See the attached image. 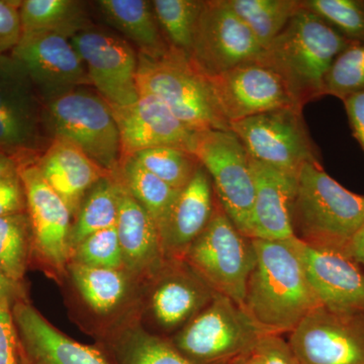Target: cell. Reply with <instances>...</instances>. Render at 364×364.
<instances>
[{"mask_svg":"<svg viewBox=\"0 0 364 364\" xmlns=\"http://www.w3.org/2000/svg\"><path fill=\"white\" fill-rule=\"evenodd\" d=\"M352 134L364 152V90L343 100Z\"/></svg>","mask_w":364,"mask_h":364,"instance_id":"obj_42","label":"cell"},{"mask_svg":"<svg viewBox=\"0 0 364 364\" xmlns=\"http://www.w3.org/2000/svg\"><path fill=\"white\" fill-rule=\"evenodd\" d=\"M31 238L32 226L28 213L0 217V263L16 284L25 275Z\"/></svg>","mask_w":364,"mask_h":364,"instance_id":"obj_32","label":"cell"},{"mask_svg":"<svg viewBox=\"0 0 364 364\" xmlns=\"http://www.w3.org/2000/svg\"><path fill=\"white\" fill-rule=\"evenodd\" d=\"M165 270L151 296V310L165 330L183 328L202 312L217 294L186 261Z\"/></svg>","mask_w":364,"mask_h":364,"instance_id":"obj_22","label":"cell"},{"mask_svg":"<svg viewBox=\"0 0 364 364\" xmlns=\"http://www.w3.org/2000/svg\"><path fill=\"white\" fill-rule=\"evenodd\" d=\"M232 364H264L263 363V359L261 358L259 353L257 351H254L252 353L248 354V355L244 356L239 359V360L235 361Z\"/></svg>","mask_w":364,"mask_h":364,"instance_id":"obj_46","label":"cell"},{"mask_svg":"<svg viewBox=\"0 0 364 364\" xmlns=\"http://www.w3.org/2000/svg\"><path fill=\"white\" fill-rule=\"evenodd\" d=\"M262 48L228 0H205L191 58L208 76L255 61Z\"/></svg>","mask_w":364,"mask_h":364,"instance_id":"obj_13","label":"cell"},{"mask_svg":"<svg viewBox=\"0 0 364 364\" xmlns=\"http://www.w3.org/2000/svg\"><path fill=\"white\" fill-rule=\"evenodd\" d=\"M215 198L212 179L202 165L179 191L164 226L160 230L166 259H183L191 244L205 231L214 215Z\"/></svg>","mask_w":364,"mask_h":364,"instance_id":"obj_21","label":"cell"},{"mask_svg":"<svg viewBox=\"0 0 364 364\" xmlns=\"http://www.w3.org/2000/svg\"><path fill=\"white\" fill-rule=\"evenodd\" d=\"M256 351L264 364H299L287 340L280 335H267L261 339Z\"/></svg>","mask_w":364,"mask_h":364,"instance_id":"obj_41","label":"cell"},{"mask_svg":"<svg viewBox=\"0 0 364 364\" xmlns=\"http://www.w3.org/2000/svg\"><path fill=\"white\" fill-rule=\"evenodd\" d=\"M351 45L320 16L301 6L256 60L279 74L303 109L324 95L326 75L337 57Z\"/></svg>","mask_w":364,"mask_h":364,"instance_id":"obj_2","label":"cell"},{"mask_svg":"<svg viewBox=\"0 0 364 364\" xmlns=\"http://www.w3.org/2000/svg\"></svg>","mask_w":364,"mask_h":364,"instance_id":"obj_47","label":"cell"},{"mask_svg":"<svg viewBox=\"0 0 364 364\" xmlns=\"http://www.w3.org/2000/svg\"><path fill=\"white\" fill-rule=\"evenodd\" d=\"M249 156L273 168L298 176L306 163L321 164L301 109H277L230 124Z\"/></svg>","mask_w":364,"mask_h":364,"instance_id":"obj_10","label":"cell"},{"mask_svg":"<svg viewBox=\"0 0 364 364\" xmlns=\"http://www.w3.org/2000/svg\"><path fill=\"white\" fill-rule=\"evenodd\" d=\"M33 243L45 259L63 267L70 254V210L45 181L36 162L20 165Z\"/></svg>","mask_w":364,"mask_h":364,"instance_id":"obj_18","label":"cell"},{"mask_svg":"<svg viewBox=\"0 0 364 364\" xmlns=\"http://www.w3.org/2000/svg\"><path fill=\"white\" fill-rule=\"evenodd\" d=\"M191 153L207 170L215 198L237 229L250 237L254 181L250 156L231 130L196 134Z\"/></svg>","mask_w":364,"mask_h":364,"instance_id":"obj_9","label":"cell"},{"mask_svg":"<svg viewBox=\"0 0 364 364\" xmlns=\"http://www.w3.org/2000/svg\"><path fill=\"white\" fill-rule=\"evenodd\" d=\"M26 210V193L20 172L0 178V217L20 214Z\"/></svg>","mask_w":364,"mask_h":364,"instance_id":"obj_40","label":"cell"},{"mask_svg":"<svg viewBox=\"0 0 364 364\" xmlns=\"http://www.w3.org/2000/svg\"><path fill=\"white\" fill-rule=\"evenodd\" d=\"M28 74L41 97L91 86L85 63L71 40L57 33L21 36L9 53Z\"/></svg>","mask_w":364,"mask_h":364,"instance_id":"obj_15","label":"cell"},{"mask_svg":"<svg viewBox=\"0 0 364 364\" xmlns=\"http://www.w3.org/2000/svg\"><path fill=\"white\" fill-rule=\"evenodd\" d=\"M301 6L317 14L353 44L364 43V0H301Z\"/></svg>","mask_w":364,"mask_h":364,"instance_id":"obj_35","label":"cell"},{"mask_svg":"<svg viewBox=\"0 0 364 364\" xmlns=\"http://www.w3.org/2000/svg\"><path fill=\"white\" fill-rule=\"evenodd\" d=\"M287 341L299 364H364V312L318 306Z\"/></svg>","mask_w":364,"mask_h":364,"instance_id":"obj_12","label":"cell"},{"mask_svg":"<svg viewBox=\"0 0 364 364\" xmlns=\"http://www.w3.org/2000/svg\"><path fill=\"white\" fill-rule=\"evenodd\" d=\"M364 90V43L353 44L337 57L324 82V95L342 102Z\"/></svg>","mask_w":364,"mask_h":364,"instance_id":"obj_36","label":"cell"},{"mask_svg":"<svg viewBox=\"0 0 364 364\" xmlns=\"http://www.w3.org/2000/svg\"><path fill=\"white\" fill-rule=\"evenodd\" d=\"M257 261L244 309L267 335L289 334L321 306L296 247V238L253 239Z\"/></svg>","mask_w":364,"mask_h":364,"instance_id":"obj_1","label":"cell"},{"mask_svg":"<svg viewBox=\"0 0 364 364\" xmlns=\"http://www.w3.org/2000/svg\"><path fill=\"white\" fill-rule=\"evenodd\" d=\"M183 260L215 293L244 308L257 254L253 239L237 229L218 200L212 220L191 244Z\"/></svg>","mask_w":364,"mask_h":364,"instance_id":"obj_7","label":"cell"},{"mask_svg":"<svg viewBox=\"0 0 364 364\" xmlns=\"http://www.w3.org/2000/svg\"><path fill=\"white\" fill-rule=\"evenodd\" d=\"M13 314L23 364H111L104 352L62 334L28 304H14Z\"/></svg>","mask_w":364,"mask_h":364,"instance_id":"obj_19","label":"cell"},{"mask_svg":"<svg viewBox=\"0 0 364 364\" xmlns=\"http://www.w3.org/2000/svg\"><path fill=\"white\" fill-rule=\"evenodd\" d=\"M85 63L91 86L112 107L139 98L138 53L124 38L90 23L71 38Z\"/></svg>","mask_w":364,"mask_h":364,"instance_id":"obj_11","label":"cell"},{"mask_svg":"<svg viewBox=\"0 0 364 364\" xmlns=\"http://www.w3.org/2000/svg\"><path fill=\"white\" fill-rule=\"evenodd\" d=\"M363 225L364 196L345 188L322 165L304 164L291 210L294 236L313 247L345 251Z\"/></svg>","mask_w":364,"mask_h":364,"instance_id":"obj_3","label":"cell"},{"mask_svg":"<svg viewBox=\"0 0 364 364\" xmlns=\"http://www.w3.org/2000/svg\"><path fill=\"white\" fill-rule=\"evenodd\" d=\"M18 296H20L18 284L9 279L0 263V299H4L11 305Z\"/></svg>","mask_w":364,"mask_h":364,"instance_id":"obj_43","label":"cell"},{"mask_svg":"<svg viewBox=\"0 0 364 364\" xmlns=\"http://www.w3.org/2000/svg\"><path fill=\"white\" fill-rule=\"evenodd\" d=\"M119 181L117 174L105 177L86 193L71 225L69 245L75 248L86 237L116 226L119 215Z\"/></svg>","mask_w":364,"mask_h":364,"instance_id":"obj_27","label":"cell"},{"mask_svg":"<svg viewBox=\"0 0 364 364\" xmlns=\"http://www.w3.org/2000/svg\"><path fill=\"white\" fill-rule=\"evenodd\" d=\"M296 247L321 306L364 312V272L355 260L345 251L313 247L296 238Z\"/></svg>","mask_w":364,"mask_h":364,"instance_id":"obj_17","label":"cell"},{"mask_svg":"<svg viewBox=\"0 0 364 364\" xmlns=\"http://www.w3.org/2000/svg\"><path fill=\"white\" fill-rule=\"evenodd\" d=\"M50 143L39 90L11 54L0 55V152L21 165L37 161Z\"/></svg>","mask_w":364,"mask_h":364,"instance_id":"obj_8","label":"cell"},{"mask_svg":"<svg viewBox=\"0 0 364 364\" xmlns=\"http://www.w3.org/2000/svg\"><path fill=\"white\" fill-rule=\"evenodd\" d=\"M139 91L152 93L193 132L231 130L210 77L186 53L168 46L156 56L138 53Z\"/></svg>","mask_w":364,"mask_h":364,"instance_id":"obj_4","label":"cell"},{"mask_svg":"<svg viewBox=\"0 0 364 364\" xmlns=\"http://www.w3.org/2000/svg\"><path fill=\"white\" fill-rule=\"evenodd\" d=\"M36 164L47 183L66 203L72 215L77 214L86 193L97 182L112 176L77 146L61 139L52 140Z\"/></svg>","mask_w":364,"mask_h":364,"instance_id":"obj_23","label":"cell"},{"mask_svg":"<svg viewBox=\"0 0 364 364\" xmlns=\"http://www.w3.org/2000/svg\"><path fill=\"white\" fill-rule=\"evenodd\" d=\"M117 176L136 202L150 215L160 232L181 189L172 188L151 173L134 156L122 159Z\"/></svg>","mask_w":364,"mask_h":364,"instance_id":"obj_28","label":"cell"},{"mask_svg":"<svg viewBox=\"0 0 364 364\" xmlns=\"http://www.w3.org/2000/svg\"><path fill=\"white\" fill-rule=\"evenodd\" d=\"M21 1L0 0V55L9 54L21 38Z\"/></svg>","mask_w":364,"mask_h":364,"instance_id":"obj_39","label":"cell"},{"mask_svg":"<svg viewBox=\"0 0 364 364\" xmlns=\"http://www.w3.org/2000/svg\"><path fill=\"white\" fill-rule=\"evenodd\" d=\"M345 252L348 254L352 259L355 260L359 265L364 267V225L349 242L345 249Z\"/></svg>","mask_w":364,"mask_h":364,"instance_id":"obj_44","label":"cell"},{"mask_svg":"<svg viewBox=\"0 0 364 364\" xmlns=\"http://www.w3.org/2000/svg\"><path fill=\"white\" fill-rule=\"evenodd\" d=\"M105 21L139 48L140 54L156 56L168 48L153 9L147 0H100Z\"/></svg>","mask_w":364,"mask_h":364,"instance_id":"obj_25","label":"cell"},{"mask_svg":"<svg viewBox=\"0 0 364 364\" xmlns=\"http://www.w3.org/2000/svg\"><path fill=\"white\" fill-rule=\"evenodd\" d=\"M116 364H196L171 342L144 331L127 335L114 346Z\"/></svg>","mask_w":364,"mask_h":364,"instance_id":"obj_34","label":"cell"},{"mask_svg":"<svg viewBox=\"0 0 364 364\" xmlns=\"http://www.w3.org/2000/svg\"><path fill=\"white\" fill-rule=\"evenodd\" d=\"M70 269L79 293L95 312L111 313L124 301L128 286L126 277L119 270L87 267L76 262Z\"/></svg>","mask_w":364,"mask_h":364,"instance_id":"obj_30","label":"cell"},{"mask_svg":"<svg viewBox=\"0 0 364 364\" xmlns=\"http://www.w3.org/2000/svg\"><path fill=\"white\" fill-rule=\"evenodd\" d=\"M50 140L61 139L100 167L117 174L122 161L121 139L111 105L90 86H79L42 97Z\"/></svg>","mask_w":364,"mask_h":364,"instance_id":"obj_5","label":"cell"},{"mask_svg":"<svg viewBox=\"0 0 364 364\" xmlns=\"http://www.w3.org/2000/svg\"><path fill=\"white\" fill-rule=\"evenodd\" d=\"M210 80L230 124L287 107L301 109L279 74L258 60L212 76Z\"/></svg>","mask_w":364,"mask_h":364,"instance_id":"obj_14","label":"cell"},{"mask_svg":"<svg viewBox=\"0 0 364 364\" xmlns=\"http://www.w3.org/2000/svg\"><path fill=\"white\" fill-rule=\"evenodd\" d=\"M205 0H154L153 9L169 46L191 57Z\"/></svg>","mask_w":364,"mask_h":364,"instance_id":"obj_31","label":"cell"},{"mask_svg":"<svg viewBox=\"0 0 364 364\" xmlns=\"http://www.w3.org/2000/svg\"><path fill=\"white\" fill-rule=\"evenodd\" d=\"M136 161L172 188H186L200 166L191 152L176 147H157L133 155Z\"/></svg>","mask_w":364,"mask_h":364,"instance_id":"obj_33","label":"cell"},{"mask_svg":"<svg viewBox=\"0 0 364 364\" xmlns=\"http://www.w3.org/2000/svg\"><path fill=\"white\" fill-rule=\"evenodd\" d=\"M21 36L57 33L71 39L90 25L85 4L77 0H23Z\"/></svg>","mask_w":364,"mask_h":364,"instance_id":"obj_26","label":"cell"},{"mask_svg":"<svg viewBox=\"0 0 364 364\" xmlns=\"http://www.w3.org/2000/svg\"><path fill=\"white\" fill-rule=\"evenodd\" d=\"M111 107L121 139L122 159L151 148L193 150L196 132L189 130L152 93L139 91L135 104Z\"/></svg>","mask_w":364,"mask_h":364,"instance_id":"obj_16","label":"cell"},{"mask_svg":"<svg viewBox=\"0 0 364 364\" xmlns=\"http://www.w3.org/2000/svg\"><path fill=\"white\" fill-rule=\"evenodd\" d=\"M116 226L124 265L134 272H159L166 259L159 231L150 215L136 202L121 181Z\"/></svg>","mask_w":364,"mask_h":364,"instance_id":"obj_24","label":"cell"},{"mask_svg":"<svg viewBox=\"0 0 364 364\" xmlns=\"http://www.w3.org/2000/svg\"><path fill=\"white\" fill-rule=\"evenodd\" d=\"M254 181V200L250 238L287 240L294 238L291 210L298 176L250 157Z\"/></svg>","mask_w":364,"mask_h":364,"instance_id":"obj_20","label":"cell"},{"mask_svg":"<svg viewBox=\"0 0 364 364\" xmlns=\"http://www.w3.org/2000/svg\"><path fill=\"white\" fill-rule=\"evenodd\" d=\"M262 49L267 47L301 9V0H228Z\"/></svg>","mask_w":364,"mask_h":364,"instance_id":"obj_29","label":"cell"},{"mask_svg":"<svg viewBox=\"0 0 364 364\" xmlns=\"http://www.w3.org/2000/svg\"><path fill=\"white\" fill-rule=\"evenodd\" d=\"M73 250L75 262L79 264L117 270L124 267L117 226L90 235Z\"/></svg>","mask_w":364,"mask_h":364,"instance_id":"obj_37","label":"cell"},{"mask_svg":"<svg viewBox=\"0 0 364 364\" xmlns=\"http://www.w3.org/2000/svg\"><path fill=\"white\" fill-rule=\"evenodd\" d=\"M20 169V163L14 158L7 156L4 153L0 152V178L18 172Z\"/></svg>","mask_w":364,"mask_h":364,"instance_id":"obj_45","label":"cell"},{"mask_svg":"<svg viewBox=\"0 0 364 364\" xmlns=\"http://www.w3.org/2000/svg\"><path fill=\"white\" fill-rule=\"evenodd\" d=\"M267 335L243 306L217 293L171 343L193 363L232 364L255 351Z\"/></svg>","mask_w":364,"mask_h":364,"instance_id":"obj_6","label":"cell"},{"mask_svg":"<svg viewBox=\"0 0 364 364\" xmlns=\"http://www.w3.org/2000/svg\"><path fill=\"white\" fill-rule=\"evenodd\" d=\"M0 364H23L20 340L11 305L0 299Z\"/></svg>","mask_w":364,"mask_h":364,"instance_id":"obj_38","label":"cell"}]
</instances>
